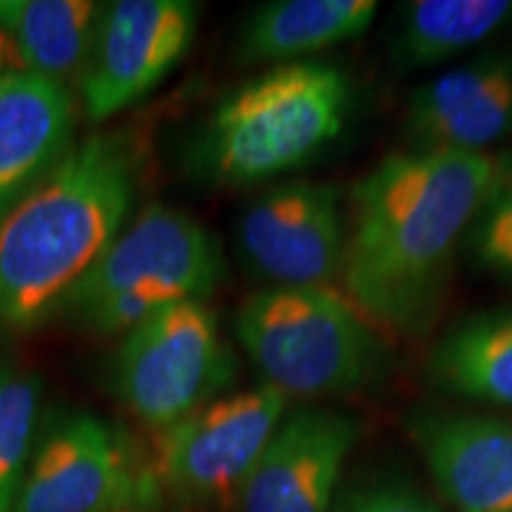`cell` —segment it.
I'll return each instance as SVG.
<instances>
[{
	"label": "cell",
	"mask_w": 512,
	"mask_h": 512,
	"mask_svg": "<svg viewBox=\"0 0 512 512\" xmlns=\"http://www.w3.org/2000/svg\"><path fill=\"white\" fill-rule=\"evenodd\" d=\"M496 162L494 152L401 150L354 183L339 285L370 323L430 332Z\"/></svg>",
	"instance_id": "obj_1"
},
{
	"label": "cell",
	"mask_w": 512,
	"mask_h": 512,
	"mask_svg": "<svg viewBox=\"0 0 512 512\" xmlns=\"http://www.w3.org/2000/svg\"><path fill=\"white\" fill-rule=\"evenodd\" d=\"M136 145L93 133L0 221V332L60 309L117 240L138 188Z\"/></svg>",
	"instance_id": "obj_2"
},
{
	"label": "cell",
	"mask_w": 512,
	"mask_h": 512,
	"mask_svg": "<svg viewBox=\"0 0 512 512\" xmlns=\"http://www.w3.org/2000/svg\"><path fill=\"white\" fill-rule=\"evenodd\" d=\"M351 110V83L337 64H275L228 93L211 112L197 164L211 181H268L316 157Z\"/></svg>",
	"instance_id": "obj_3"
},
{
	"label": "cell",
	"mask_w": 512,
	"mask_h": 512,
	"mask_svg": "<svg viewBox=\"0 0 512 512\" xmlns=\"http://www.w3.org/2000/svg\"><path fill=\"white\" fill-rule=\"evenodd\" d=\"M235 337L264 384L283 396L363 392L387 368L375 325L332 287H264L240 304Z\"/></svg>",
	"instance_id": "obj_4"
},
{
	"label": "cell",
	"mask_w": 512,
	"mask_h": 512,
	"mask_svg": "<svg viewBox=\"0 0 512 512\" xmlns=\"http://www.w3.org/2000/svg\"><path fill=\"white\" fill-rule=\"evenodd\" d=\"M223 275L219 242L200 221L181 209L150 204L57 311L95 335H117L164 306L207 302Z\"/></svg>",
	"instance_id": "obj_5"
},
{
	"label": "cell",
	"mask_w": 512,
	"mask_h": 512,
	"mask_svg": "<svg viewBox=\"0 0 512 512\" xmlns=\"http://www.w3.org/2000/svg\"><path fill=\"white\" fill-rule=\"evenodd\" d=\"M238 366L207 302L164 306L128 330L114 358V392L162 432L226 396Z\"/></svg>",
	"instance_id": "obj_6"
},
{
	"label": "cell",
	"mask_w": 512,
	"mask_h": 512,
	"mask_svg": "<svg viewBox=\"0 0 512 512\" xmlns=\"http://www.w3.org/2000/svg\"><path fill=\"white\" fill-rule=\"evenodd\" d=\"M287 396L268 384L233 392L157 432L152 470L178 512H228L283 422Z\"/></svg>",
	"instance_id": "obj_7"
},
{
	"label": "cell",
	"mask_w": 512,
	"mask_h": 512,
	"mask_svg": "<svg viewBox=\"0 0 512 512\" xmlns=\"http://www.w3.org/2000/svg\"><path fill=\"white\" fill-rule=\"evenodd\" d=\"M347 249V211L337 185L278 183L245 209L238 252L268 287H330Z\"/></svg>",
	"instance_id": "obj_8"
},
{
	"label": "cell",
	"mask_w": 512,
	"mask_h": 512,
	"mask_svg": "<svg viewBox=\"0 0 512 512\" xmlns=\"http://www.w3.org/2000/svg\"><path fill=\"white\" fill-rule=\"evenodd\" d=\"M200 8L188 0H117L98 12L81 69L83 110L105 121L136 105L188 55Z\"/></svg>",
	"instance_id": "obj_9"
},
{
	"label": "cell",
	"mask_w": 512,
	"mask_h": 512,
	"mask_svg": "<svg viewBox=\"0 0 512 512\" xmlns=\"http://www.w3.org/2000/svg\"><path fill=\"white\" fill-rule=\"evenodd\" d=\"M147 463L121 427L91 413L57 415L38 434L12 512H110Z\"/></svg>",
	"instance_id": "obj_10"
},
{
	"label": "cell",
	"mask_w": 512,
	"mask_h": 512,
	"mask_svg": "<svg viewBox=\"0 0 512 512\" xmlns=\"http://www.w3.org/2000/svg\"><path fill=\"white\" fill-rule=\"evenodd\" d=\"M408 150L491 155L512 140V43L444 69L420 86L403 114Z\"/></svg>",
	"instance_id": "obj_11"
},
{
	"label": "cell",
	"mask_w": 512,
	"mask_h": 512,
	"mask_svg": "<svg viewBox=\"0 0 512 512\" xmlns=\"http://www.w3.org/2000/svg\"><path fill=\"white\" fill-rule=\"evenodd\" d=\"M356 418L330 408L285 415L240 496V512H330L354 451Z\"/></svg>",
	"instance_id": "obj_12"
},
{
	"label": "cell",
	"mask_w": 512,
	"mask_h": 512,
	"mask_svg": "<svg viewBox=\"0 0 512 512\" xmlns=\"http://www.w3.org/2000/svg\"><path fill=\"white\" fill-rule=\"evenodd\" d=\"M408 432L441 496L458 512H512V420L415 413Z\"/></svg>",
	"instance_id": "obj_13"
},
{
	"label": "cell",
	"mask_w": 512,
	"mask_h": 512,
	"mask_svg": "<svg viewBox=\"0 0 512 512\" xmlns=\"http://www.w3.org/2000/svg\"><path fill=\"white\" fill-rule=\"evenodd\" d=\"M72 133L64 83L24 69L0 74V221L72 150Z\"/></svg>",
	"instance_id": "obj_14"
},
{
	"label": "cell",
	"mask_w": 512,
	"mask_h": 512,
	"mask_svg": "<svg viewBox=\"0 0 512 512\" xmlns=\"http://www.w3.org/2000/svg\"><path fill=\"white\" fill-rule=\"evenodd\" d=\"M377 15L373 0H275L256 8L242 27L245 62H306L366 34Z\"/></svg>",
	"instance_id": "obj_15"
},
{
	"label": "cell",
	"mask_w": 512,
	"mask_h": 512,
	"mask_svg": "<svg viewBox=\"0 0 512 512\" xmlns=\"http://www.w3.org/2000/svg\"><path fill=\"white\" fill-rule=\"evenodd\" d=\"M389 57L396 72L444 67L501 36L512 0H413L396 12Z\"/></svg>",
	"instance_id": "obj_16"
},
{
	"label": "cell",
	"mask_w": 512,
	"mask_h": 512,
	"mask_svg": "<svg viewBox=\"0 0 512 512\" xmlns=\"http://www.w3.org/2000/svg\"><path fill=\"white\" fill-rule=\"evenodd\" d=\"M427 375L458 399L512 408V309L451 325L430 351Z\"/></svg>",
	"instance_id": "obj_17"
},
{
	"label": "cell",
	"mask_w": 512,
	"mask_h": 512,
	"mask_svg": "<svg viewBox=\"0 0 512 512\" xmlns=\"http://www.w3.org/2000/svg\"><path fill=\"white\" fill-rule=\"evenodd\" d=\"M98 12L88 0H0V34L24 72L64 83L83 69Z\"/></svg>",
	"instance_id": "obj_18"
},
{
	"label": "cell",
	"mask_w": 512,
	"mask_h": 512,
	"mask_svg": "<svg viewBox=\"0 0 512 512\" xmlns=\"http://www.w3.org/2000/svg\"><path fill=\"white\" fill-rule=\"evenodd\" d=\"M41 394L38 375L0 361V512H12L34 453Z\"/></svg>",
	"instance_id": "obj_19"
},
{
	"label": "cell",
	"mask_w": 512,
	"mask_h": 512,
	"mask_svg": "<svg viewBox=\"0 0 512 512\" xmlns=\"http://www.w3.org/2000/svg\"><path fill=\"white\" fill-rule=\"evenodd\" d=\"M465 249L479 271L512 285V152L498 155L494 181L467 230Z\"/></svg>",
	"instance_id": "obj_20"
},
{
	"label": "cell",
	"mask_w": 512,
	"mask_h": 512,
	"mask_svg": "<svg viewBox=\"0 0 512 512\" xmlns=\"http://www.w3.org/2000/svg\"><path fill=\"white\" fill-rule=\"evenodd\" d=\"M339 512H441L439 505L411 486H373L351 496Z\"/></svg>",
	"instance_id": "obj_21"
},
{
	"label": "cell",
	"mask_w": 512,
	"mask_h": 512,
	"mask_svg": "<svg viewBox=\"0 0 512 512\" xmlns=\"http://www.w3.org/2000/svg\"><path fill=\"white\" fill-rule=\"evenodd\" d=\"M110 512H178L174 505L166 501L162 486H159L152 463H147L143 475L138 477L136 486L128 491L124 501L114 505Z\"/></svg>",
	"instance_id": "obj_22"
},
{
	"label": "cell",
	"mask_w": 512,
	"mask_h": 512,
	"mask_svg": "<svg viewBox=\"0 0 512 512\" xmlns=\"http://www.w3.org/2000/svg\"><path fill=\"white\" fill-rule=\"evenodd\" d=\"M5 48H8V41H5L3 34H0V67H3V60H5ZM3 74V72H0Z\"/></svg>",
	"instance_id": "obj_23"
}]
</instances>
